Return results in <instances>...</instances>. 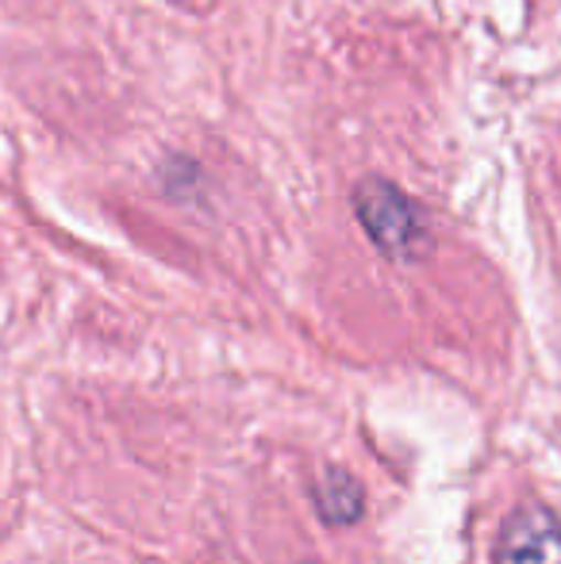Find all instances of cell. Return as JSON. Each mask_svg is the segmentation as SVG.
Masks as SVG:
<instances>
[{
	"mask_svg": "<svg viewBox=\"0 0 561 564\" xmlns=\"http://www.w3.org/2000/svg\"><path fill=\"white\" fill-rule=\"evenodd\" d=\"M358 224L369 235V242L392 261H412L427 250V224L412 200L400 193L392 181L369 177L354 193Z\"/></svg>",
	"mask_w": 561,
	"mask_h": 564,
	"instance_id": "1",
	"label": "cell"
},
{
	"mask_svg": "<svg viewBox=\"0 0 561 564\" xmlns=\"http://www.w3.org/2000/svg\"><path fill=\"white\" fill-rule=\"evenodd\" d=\"M496 564H561V519L542 503H524L504 519Z\"/></svg>",
	"mask_w": 561,
	"mask_h": 564,
	"instance_id": "2",
	"label": "cell"
},
{
	"mask_svg": "<svg viewBox=\"0 0 561 564\" xmlns=\"http://www.w3.org/2000/svg\"><path fill=\"white\" fill-rule=\"evenodd\" d=\"M312 503L323 522H331V527H350V522H358L362 511H366V491H362V484L354 480L346 468H323L312 480Z\"/></svg>",
	"mask_w": 561,
	"mask_h": 564,
	"instance_id": "3",
	"label": "cell"
}]
</instances>
